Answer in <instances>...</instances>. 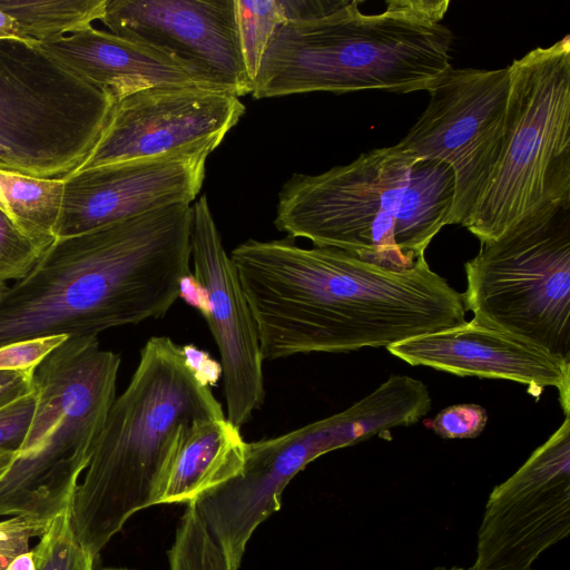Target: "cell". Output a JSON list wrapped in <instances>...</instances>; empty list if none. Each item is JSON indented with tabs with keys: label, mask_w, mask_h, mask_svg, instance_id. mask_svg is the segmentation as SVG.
Listing matches in <instances>:
<instances>
[{
	"label": "cell",
	"mask_w": 570,
	"mask_h": 570,
	"mask_svg": "<svg viewBox=\"0 0 570 570\" xmlns=\"http://www.w3.org/2000/svg\"><path fill=\"white\" fill-rule=\"evenodd\" d=\"M488 423V413L480 404L463 403L441 410L426 426L443 439H473Z\"/></svg>",
	"instance_id": "4316f807"
},
{
	"label": "cell",
	"mask_w": 570,
	"mask_h": 570,
	"mask_svg": "<svg viewBox=\"0 0 570 570\" xmlns=\"http://www.w3.org/2000/svg\"><path fill=\"white\" fill-rule=\"evenodd\" d=\"M43 253L0 210V281H19Z\"/></svg>",
	"instance_id": "d4e9b609"
},
{
	"label": "cell",
	"mask_w": 570,
	"mask_h": 570,
	"mask_svg": "<svg viewBox=\"0 0 570 570\" xmlns=\"http://www.w3.org/2000/svg\"><path fill=\"white\" fill-rule=\"evenodd\" d=\"M107 0H0L26 41L58 39L101 20Z\"/></svg>",
	"instance_id": "44dd1931"
},
{
	"label": "cell",
	"mask_w": 570,
	"mask_h": 570,
	"mask_svg": "<svg viewBox=\"0 0 570 570\" xmlns=\"http://www.w3.org/2000/svg\"><path fill=\"white\" fill-rule=\"evenodd\" d=\"M209 153L171 155L104 165L65 179L57 238L132 218L199 194Z\"/></svg>",
	"instance_id": "2e32d148"
},
{
	"label": "cell",
	"mask_w": 570,
	"mask_h": 570,
	"mask_svg": "<svg viewBox=\"0 0 570 570\" xmlns=\"http://www.w3.org/2000/svg\"><path fill=\"white\" fill-rule=\"evenodd\" d=\"M36 405L32 390L0 407V452H17L21 446Z\"/></svg>",
	"instance_id": "f1b7e54d"
},
{
	"label": "cell",
	"mask_w": 570,
	"mask_h": 570,
	"mask_svg": "<svg viewBox=\"0 0 570 570\" xmlns=\"http://www.w3.org/2000/svg\"><path fill=\"white\" fill-rule=\"evenodd\" d=\"M16 452L3 451L0 452V478L6 473L14 459Z\"/></svg>",
	"instance_id": "e575fe53"
},
{
	"label": "cell",
	"mask_w": 570,
	"mask_h": 570,
	"mask_svg": "<svg viewBox=\"0 0 570 570\" xmlns=\"http://www.w3.org/2000/svg\"><path fill=\"white\" fill-rule=\"evenodd\" d=\"M429 104L396 144L420 159L448 164L454 197L448 225H463L501 156L508 120L509 67L453 68L426 90Z\"/></svg>",
	"instance_id": "8fae6325"
},
{
	"label": "cell",
	"mask_w": 570,
	"mask_h": 570,
	"mask_svg": "<svg viewBox=\"0 0 570 570\" xmlns=\"http://www.w3.org/2000/svg\"><path fill=\"white\" fill-rule=\"evenodd\" d=\"M100 570H128V569L105 568V569H100Z\"/></svg>",
	"instance_id": "74e56055"
},
{
	"label": "cell",
	"mask_w": 570,
	"mask_h": 570,
	"mask_svg": "<svg viewBox=\"0 0 570 570\" xmlns=\"http://www.w3.org/2000/svg\"><path fill=\"white\" fill-rule=\"evenodd\" d=\"M69 510L57 515L32 549L36 570H94L95 560L77 542Z\"/></svg>",
	"instance_id": "cb8c5ba5"
},
{
	"label": "cell",
	"mask_w": 570,
	"mask_h": 570,
	"mask_svg": "<svg viewBox=\"0 0 570 570\" xmlns=\"http://www.w3.org/2000/svg\"><path fill=\"white\" fill-rule=\"evenodd\" d=\"M65 179L0 170V210L42 253L57 239Z\"/></svg>",
	"instance_id": "ffe728a7"
},
{
	"label": "cell",
	"mask_w": 570,
	"mask_h": 570,
	"mask_svg": "<svg viewBox=\"0 0 570 570\" xmlns=\"http://www.w3.org/2000/svg\"><path fill=\"white\" fill-rule=\"evenodd\" d=\"M225 416L210 387L186 366L180 347L167 336L150 337L129 384L111 404L70 505L73 535L95 561L134 513L159 504L183 429Z\"/></svg>",
	"instance_id": "277c9868"
},
{
	"label": "cell",
	"mask_w": 570,
	"mask_h": 570,
	"mask_svg": "<svg viewBox=\"0 0 570 570\" xmlns=\"http://www.w3.org/2000/svg\"><path fill=\"white\" fill-rule=\"evenodd\" d=\"M245 110L238 97L199 87L134 92L115 102L98 141L75 173L137 159L210 154Z\"/></svg>",
	"instance_id": "5bb4252c"
},
{
	"label": "cell",
	"mask_w": 570,
	"mask_h": 570,
	"mask_svg": "<svg viewBox=\"0 0 570 570\" xmlns=\"http://www.w3.org/2000/svg\"><path fill=\"white\" fill-rule=\"evenodd\" d=\"M433 570H470V569H465V568H462L459 566H452V567H436Z\"/></svg>",
	"instance_id": "d590c367"
},
{
	"label": "cell",
	"mask_w": 570,
	"mask_h": 570,
	"mask_svg": "<svg viewBox=\"0 0 570 570\" xmlns=\"http://www.w3.org/2000/svg\"><path fill=\"white\" fill-rule=\"evenodd\" d=\"M508 67L503 149L462 225L481 244L548 205H570V36Z\"/></svg>",
	"instance_id": "52a82bcc"
},
{
	"label": "cell",
	"mask_w": 570,
	"mask_h": 570,
	"mask_svg": "<svg viewBox=\"0 0 570 570\" xmlns=\"http://www.w3.org/2000/svg\"><path fill=\"white\" fill-rule=\"evenodd\" d=\"M7 570H36V560L32 549L17 557Z\"/></svg>",
	"instance_id": "836d02e7"
},
{
	"label": "cell",
	"mask_w": 570,
	"mask_h": 570,
	"mask_svg": "<svg viewBox=\"0 0 570 570\" xmlns=\"http://www.w3.org/2000/svg\"><path fill=\"white\" fill-rule=\"evenodd\" d=\"M247 442L227 417L196 421L180 432L165 470L160 503L191 504L208 490L237 475Z\"/></svg>",
	"instance_id": "d6986e66"
},
{
	"label": "cell",
	"mask_w": 570,
	"mask_h": 570,
	"mask_svg": "<svg viewBox=\"0 0 570 570\" xmlns=\"http://www.w3.org/2000/svg\"><path fill=\"white\" fill-rule=\"evenodd\" d=\"M16 38L23 40L14 21L0 10V39ZM26 41V40H24Z\"/></svg>",
	"instance_id": "d6a6232c"
},
{
	"label": "cell",
	"mask_w": 570,
	"mask_h": 570,
	"mask_svg": "<svg viewBox=\"0 0 570 570\" xmlns=\"http://www.w3.org/2000/svg\"><path fill=\"white\" fill-rule=\"evenodd\" d=\"M7 287V284L0 281V294L3 292V289Z\"/></svg>",
	"instance_id": "8d00e7d4"
},
{
	"label": "cell",
	"mask_w": 570,
	"mask_h": 570,
	"mask_svg": "<svg viewBox=\"0 0 570 570\" xmlns=\"http://www.w3.org/2000/svg\"><path fill=\"white\" fill-rule=\"evenodd\" d=\"M399 424L392 399L375 389L346 410L283 435L247 443L240 472L191 504L238 570L256 528L278 511L289 481L318 456L383 435Z\"/></svg>",
	"instance_id": "30bf717a"
},
{
	"label": "cell",
	"mask_w": 570,
	"mask_h": 570,
	"mask_svg": "<svg viewBox=\"0 0 570 570\" xmlns=\"http://www.w3.org/2000/svg\"><path fill=\"white\" fill-rule=\"evenodd\" d=\"M453 197L448 164L394 145L318 175L294 174L278 194L274 224L291 238L404 269L448 225Z\"/></svg>",
	"instance_id": "3957f363"
},
{
	"label": "cell",
	"mask_w": 570,
	"mask_h": 570,
	"mask_svg": "<svg viewBox=\"0 0 570 570\" xmlns=\"http://www.w3.org/2000/svg\"><path fill=\"white\" fill-rule=\"evenodd\" d=\"M50 523L23 515L0 521V570H7L17 557L29 551L30 540L42 537Z\"/></svg>",
	"instance_id": "83f0119b"
},
{
	"label": "cell",
	"mask_w": 570,
	"mask_h": 570,
	"mask_svg": "<svg viewBox=\"0 0 570 570\" xmlns=\"http://www.w3.org/2000/svg\"><path fill=\"white\" fill-rule=\"evenodd\" d=\"M180 352L186 366L198 382L207 387L216 385L223 374L222 365L217 361L193 344L180 347Z\"/></svg>",
	"instance_id": "f546056e"
},
{
	"label": "cell",
	"mask_w": 570,
	"mask_h": 570,
	"mask_svg": "<svg viewBox=\"0 0 570 570\" xmlns=\"http://www.w3.org/2000/svg\"><path fill=\"white\" fill-rule=\"evenodd\" d=\"M570 534V416L489 494L470 570H532Z\"/></svg>",
	"instance_id": "7c38bea8"
},
{
	"label": "cell",
	"mask_w": 570,
	"mask_h": 570,
	"mask_svg": "<svg viewBox=\"0 0 570 570\" xmlns=\"http://www.w3.org/2000/svg\"><path fill=\"white\" fill-rule=\"evenodd\" d=\"M179 297L197 308L204 317L208 314V298L204 286L194 274L184 276L179 283Z\"/></svg>",
	"instance_id": "1f68e13d"
},
{
	"label": "cell",
	"mask_w": 570,
	"mask_h": 570,
	"mask_svg": "<svg viewBox=\"0 0 570 570\" xmlns=\"http://www.w3.org/2000/svg\"><path fill=\"white\" fill-rule=\"evenodd\" d=\"M33 376L16 372H0V407L32 390Z\"/></svg>",
	"instance_id": "4dcf8cb0"
},
{
	"label": "cell",
	"mask_w": 570,
	"mask_h": 570,
	"mask_svg": "<svg viewBox=\"0 0 570 570\" xmlns=\"http://www.w3.org/2000/svg\"><path fill=\"white\" fill-rule=\"evenodd\" d=\"M193 206L173 204L57 238L0 294V345L100 332L165 315L190 274Z\"/></svg>",
	"instance_id": "7a4b0ae2"
},
{
	"label": "cell",
	"mask_w": 570,
	"mask_h": 570,
	"mask_svg": "<svg viewBox=\"0 0 570 570\" xmlns=\"http://www.w3.org/2000/svg\"><path fill=\"white\" fill-rule=\"evenodd\" d=\"M115 102L37 42L0 39V170L68 178L98 141Z\"/></svg>",
	"instance_id": "ba28073f"
},
{
	"label": "cell",
	"mask_w": 570,
	"mask_h": 570,
	"mask_svg": "<svg viewBox=\"0 0 570 570\" xmlns=\"http://www.w3.org/2000/svg\"><path fill=\"white\" fill-rule=\"evenodd\" d=\"M242 55L252 81L275 33L291 21L286 0H235Z\"/></svg>",
	"instance_id": "7402d4cb"
},
{
	"label": "cell",
	"mask_w": 570,
	"mask_h": 570,
	"mask_svg": "<svg viewBox=\"0 0 570 570\" xmlns=\"http://www.w3.org/2000/svg\"><path fill=\"white\" fill-rule=\"evenodd\" d=\"M37 45L115 101L156 87L205 88L163 55L94 27Z\"/></svg>",
	"instance_id": "ac0fdd59"
},
{
	"label": "cell",
	"mask_w": 570,
	"mask_h": 570,
	"mask_svg": "<svg viewBox=\"0 0 570 570\" xmlns=\"http://www.w3.org/2000/svg\"><path fill=\"white\" fill-rule=\"evenodd\" d=\"M101 21L185 69L207 89L252 94L235 0H107Z\"/></svg>",
	"instance_id": "4fadbf2b"
},
{
	"label": "cell",
	"mask_w": 570,
	"mask_h": 570,
	"mask_svg": "<svg viewBox=\"0 0 570 570\" xmlns=\"http://www.w3.org/2000/svg\"><path fill=\"white\" fill-rule=\"evenodd\" d=\"M69 337L49 335L0 345V372L35 376L37 367Z\"/></svg>",
	"instance_id": "484cf974"
},
{
	"label": "cell",
	"mask_w": 570,
	"mask_h": 570,
	"mask_svg": "<svg viewBox=\"0 0 570 570\" xmlns=\"http://www.w3.org/2000/svg\"><path fill=\"white\" fill-rule=\"evenodd\" d=\"M465 309L570 363V205H548L465 265Z\"/></svg>",
	"instance_id": "9c48e42d"
},
{
	"label": "cell",
	"mask_w": 570,
	"mask_h": 570,
	"mask_svg": "<svg viewBox=\"0 0 570 570\" xmlns=\"http://www.w3.org/2000/svg\"><path fill=\"white\" fill-rule=\"evenodd\" d=\"M230 259L253 313L264 360L387 347L463 324V293L425 256L390 268L293 238L248 239Z\"/></svg>",
	"instance_id": "6da1fadb"
},
{
	"label": "cell",
	"mask_w": 570,
	"mask_h": 570,
	"mask_svg": "<svg viewBox=\"0 0 570 570\" xmlns=\"http://www.w3.org/2000/svg\"><path fill=\"white\" fill-rule=\"evenodd\" d=\"M167 556L170 570H229L225 554L193 504H188Z\"/></svg>",
	"instance_id": "603a6c76"
},
{
	"label": "cell",
	"mask_w": 570,
	"mask_h": 570,
	"mask_svg": "<svg viewBox=\"0 0 570 570\" xmlns=\"http://www.w3.org/2000/svg\"><path fill=\"white\" fill-rule=\"evenodd\" d=\"M190 244L194 275L208 298L205 318L220 354L226 417L240 429L264 402V358L253 313L206 196L193 206Z\"/></svg>",
	"instance_id": "9a60e30c"
},
{
	"label": "cell",
	"mask_w": 570,
	"mask_h": 570,
	"mask_svg": "<svg viewBox=\"0 0 570 570\" xmlns=\"http://www.w3.org/2000/svg\"><path fill=\"white\" fill-rule=\"evenodd\" d=\"M350 0L323 18L291 21L273 37L253 81L254 99L326 91L428 88L452 66L449 0H387L363 13Z\"/></svg>",
	"instance_id": "5b68a950"
},
{
	"label": "cell",
	"mask_w": 570,
	"mask_h": 570,
	"mask_svg": "<svg viewBox=\"0 0 570 570\" xmlns=\"http://www.w3.org/2000/svg\"><path fill=\"white\" fill-rule=\"evenodd\" d=\"M386 348L410 365L523 384L535 399L554 387L564 416H570V363L474 317Z\"/></svg>",
	"instance_id": "e0dca14e"
},
{
	"label": "cell",
	"mask_w": 570,
	"mask_h": 570,
	"mask_svg": "<svg viewBox=\"0 0 570 570\" xmlns=\"http://www.w3.org/2000/svg\"><path fill=\"white\" fill-rule=\"evenodd\" d=\"M119 366L97 336H73L37 367L33 415L0 478V515L51 522L70 509L116 399Z\"/></svg>",
	"instance_id": "8992f818"
}]
</instances>
